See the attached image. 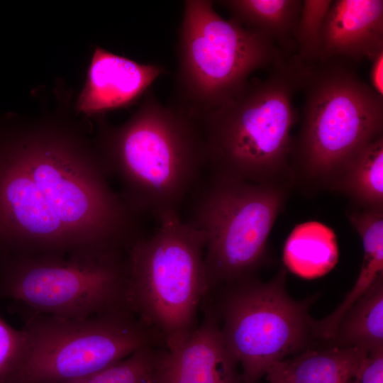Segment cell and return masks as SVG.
Segmentation results:
<instances>
[{
  "mask_svg": "<svg viewBox=\"0 0 383 383\" xmlns=\"http://www.w3.org/2000/svg\"><path fill=\"white\" fill-rule=\"evenodd\" d=\"M109 178L76 130L0 121V259L126 250L139 216Z\"/></svg>",
  "mask_w": 383,
  "mask_h": 383,
  "instance_id": "6da1fadb",
  "label": "cell"
},
{
  "mask_svg": "<svg viewBox=\"0 0 383 383\" xmlns=\"http://www.w3.org/2000/svg\"><path fill=\"white\" fill-rule=\"evenodd\" d=\"M96 148L128 205L157 220L179 214L208 167L199 119L175 103L162 104L151 91L128 121L104 128Z\"/></svg>",
  "mask_w": 383,
  "mask_h": 383,
  "instance_id": "7a4b0ae2",
  "label": "cell"
},
{
  "mask_svg": "<svg viewBox=\"0 0 383 383\" xmlns=\"http://www.w3.org/2000/svg\"><path fill=\"white\" fill-rule=\"evenodd\" d=\"M302 65L294 59L273 67L264 80L200 118L212 173L258 184L294 187L292 129L297 114Z\"/></svg>",
  "mask_w": 383,
  "mask_h": 383,
  "instance_id": "3957f363",
  "label": "cell"
},
{
  "mask_svg": "<svg viewBox=\"0 0 383 383\" xmlns=\"http://www.w3.org/2000/svg\"><path fill=\"white\" fill-rule=\"evenodd\" d=\"M348 61L302 67L304 104L292 161L294 186L310 194L333 191L349 162L383 135V96Z\"/></svg>",
  "mask_w": 383,
  "mask_h": 383,
  "instance_id": "277c9868",
  "label": "cell"
},
{
  "mask_svg": "<svg viewBox=\"0 0 383 383\" xmlns=\"http://www.w3.org/2000/svg\"><path fill=\"white\" fill-rule=\"evenodd\" d=\"M157 221L155 233L140 236L127 251V301L170 350L197 328L209 294L205 238L178 213Z\"/></svg>",
  "mask_w": 383,
  "mask_h": 383,
  "instance_id": "5b68a950",
  "label": "cell"
},
{
  "mask_svg": "<svg viewBox=\"0 0 383 383\" xmlns=\"http://www.w3.org/2000/svg\"><path fill=\"white\" fill-rule=\"evenodd\" d=\"M177 55L174 103L199 120L239 94L252 72L286 60L267 34L223 18L208 0L184 2Z\"/></svg>",
  "mask_w": 383,
  "mask_h": 383,
  "instance_id": "8992f818",
  "label": "cell"
},
{
  "mask_svg": "<svg viewBox=\"0 0 383 383\" xmlns=\"http://www.w3.org/2000/svg\"><path fill=\"white\" fill-rule=\"evenodd\" d=\"M292 189L211 172L201 179L192 194L194 197L187 221L205 238L209 294L255 277L266 260L268 238Z\"/></svg>",
  "mask_w": 383,
  "mask_h": 383,
  "instance_id": "52a82bcc",
  "label": "cell"
},
{
  "mask_svg": "<svg viewBox=\"0 0 383 383\" xmlns=\"http://www.w3.org/2000/svg\"><path fill=\"white\" fill-rule=\"evenodd\" d=\"M21 329L23 355L5 383L72 382L94 374L140 348H166L160 334L129 309L84 318L32 313Z\"/></svg>",
  "mask_w": 383,
  "mask_h": 383,
  "instance_id": "ba28073f",
  "label": "cell"
},
{
  "mask_svg": "<svg viewBox=\"0 0 383 383\" xmlns=\"http://www.w3.org/2000/svg\"><path fill=\"white\" fill-rule=\"evenodd\" d=\"M3 299L21 302L32 313L66 318L129 309L127 251L1 258Z\"/></svg>",
  "mask_w": 383,
  "mask_h": 383,
  "instance_id": "9c48e42d",
  "label": "cell"
},
{
  "mask_svg": "<svg viewBox=\"0 0 383 383\" xmlns=\"http://www.w3.org/2000/svg\"><path fill=\"white\" fill-rule=\"evenodd\" d=\"M282 267L267 282L256 277L221 287L204 300L216 313L223 339L242 367L243 383H257L277 362L301 350L311 334L314 300L287 294Z\"/></svg>",
  "mask_w": 383,
  "mask_h": 383,
  "instance_id": "30bf717a",
  "label": "cell"
},
{
  "mask_svg": "<svg viewBox=\"0 0 383 383\" xmlns=\"http://www.w3.org/2000/svg\"><path fill=\"white\" fill-rule=\"evenodd\" d=\"M201 309L203 319L189 337L176 348L165 350L156 383H243L216 313L206 302Z\"/></svg>",
  "mask_w": 383,
  "mask_h": 383,
  "instance_id": "8fae6325",
  "label": "cell"
},
{
  "mask_svg": "<svg viewBox=\"0 0 383 383\" xmlns=\"http://www.w3.org/2000/svg\"><path fill=\"white\" fill-rule=\"evenodd\" d=\"M165 72L162 66L140 64L96 48L77 101V110L92 116L128 107Z\"/></svg>",
  "mask_w": 383,
  "mask_h": 383,
  "instance_id": "7c38bea8",
  "label": "cell"
},
{
  "mask_svg": "<svg viewBox=\"0 0 383 383\" xmlns=\"http://www.w3.org/2000/svg\"><path fill=\"white\" fill-rule=\"evenodd\" d=\"M383 51V1H333L321 33L318 62H358Z\"/></svg>",
  "mask_w": 383,
  "mask_h": 383,
  "instance_id": "4fadbf2b",
  "label": "cell"
},
{
  "mask_svg": "<svg viewBox=\"0 0 383 383\" xmlns=\"http://www.w3.org/2000/svg\"><path fill=\"white\" fill-rule=\"evenodd\" d=\"M368 353L358 348L334 346L307 350L275 363L267 372L281 383H354Z\"/></svg>",
  "mask_w": 383,
  "mask_h": 383,
  "instance_id": "5bb4252c",
  "label": "cell"
},
{
  "mask_svg": "<svg viewBox=\"0 0 383 383\" xmlns=\"http://www.w3.org/2000/svg\"><path fill=\"white\" fill-rule=\"evenodd\" d=\"M243 26L267 34L285 55L295 50L294 32L303 1L227 0L217 1Z\"/></svg>",
  "mask_w": 383,
  "mask_h": 383,
  "instance_id": "9a60e30c",
  "label": "cell"
},
{
  "mask_svg": "<svg viewBox=\"0 0 383 383\" xmlns=\"http://www.w3.org/2000/svg\"><path fill=\"white\" fill-rule=\"evenodd\" d=\"M283 256L285 265L297 275L320 277L330 271L338 260L335 235L318 222L299 224L288 237Z\"/></svg>",
  "mask_w": 383,
  "mask_h": 383,
  "instance_id": "2e32d148",
  "label": "cell"
},
{
  "mask_svg": "<svg viewBox=\"0 0 383 383\" xmlns=\"http://www.w3.org/2000/svg\"><path fill=\"white\" fill-rule=\"evenodd\" d=\"M331 340L334 347L367 353L383 348V274L345 314Z\"/></svg>",
  "mask_w": 383,
  "mask_h": 383,
  "instance_id": "e0dca14e",
  "label": "cell"
},
{
  "mask_svg": "<svg viewBox=\"0 0 383 383\" xmlns=\"http://www.w3.org/2000/svg\"><path fill=\"white\" fill-rule=\"evenodd\" d=\"M333 192L349 198L353 207L383 210V135L367 145L349 162Z\"/></svg>",
  "mask_w": 383,
  "mask_h": 383,
  "instance_id": "ac0fdd59",
  "label": "cell"
},
{
  "mask_svg": "<svg viewBox=\"0 0 383 383\" xmlns=\"http://www.w3.org/2000/svg\"><path fill=\"white\" fill-rule=\"evenodd\" d=\"M165 350L145 347L94 374L64 383H156Z\"/></svg>",
  "mask_w": 383,
  "mask_h": 383,
  "instance_id": "d6986e66",
  "label": "cell"
},
{
  "mask_svg": "<svg viewBox=\"0 0 383 383\" xmlns=\"http://www.w3.org/2000/svg\"><path fill=\"white\" fill-rule=\"evenodd\" d=\"M332 1H303L294 37L297 54L293 58L304 66H311L318 61L323 26Z\"/></svg>",
  "mask_w": 383,
  "mask_h": 383,
  "instance_id": "ffe728a7",
  "label": "cell"
},
{
  "mask_svg": "<svg viewBox=\"0 0 383 383\" xmlns=\"http://www.w3.org/2000/svg\"><path fill=\"white\" fill-rule=\"evenodd\" d=\"M24 344L22 329L13 328L0 316V383H5L17 368Z\"/></svg>",
  "mask_w": 383,
  "mask_h": 383,
  "instance_id": "44dd1931",
  "label": "cell"
},
{
  "mask_svg": "<svg viewBox=\"0 0 383 383\" xmlns=\"http://www.w3.org/2000/svg\"><path fill=\"white\" fill-rule=\"evenodd\" d=\"M354 383H383V348L368 353Z\"/></svg>",
  "mask_w": 383,
  "mask_h": 383,
  "instance_id": "7402d4cb",
  "label": "cell"
},
{
  "mask_svg": "<svg viewBox=\"0 0 383 383\" xmlns=\"http://www.w3.org/2000/svg\"><path fill=\"white\" fill-rule=\"evenodd\" d=\"M372 61L370 72L371 87L383 96V51L377 55Z\"/></svg>",
  "mask_w": 383,
  "mask_h": 383,
  "instance_id": "603a6c76",
  "label": "cell"
},
{
  "mask_svg": "<svg viewBox=\"0 0 383 383\" xmlns=\"http://www.w3.org/2000/svg\"><path fill=\"white\" fill-rule=\"evenodd\" d=\"M267 376L269 383H281L279 380L273 374L267 372Z\"/></svg>",
  "mask_w": 383,
  "mask_h": 383,
  "instance_id": "cb8c5ba5",
  "label": "cell"
}]
</instances>
